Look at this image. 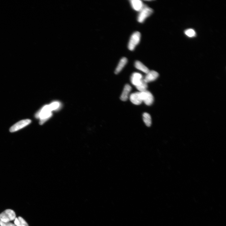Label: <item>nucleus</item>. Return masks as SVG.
<instances>
[{"mask_svg": "<svg viewBox=\"0 0 226 226\" xmlns=\"http://www.w3.org/2000/svg\"><path fill=\"white\" fill-rule=\"evenodd\" d=\"M14 220V224L16 226H29L26 221L21 217L16 218Z\"/></svg>", "mask_w": 226, "mask_h": 226, "instance_id": "nucleus-15", "label": "nucleus"}, {"mask_svg": "<svg viewBox=\"0 0 226 226\" xmlns=\"http://www.w3.org/2000/svg\"><path fill=\"white\" fill-rule=\"evenodd\" d=\"M0 226H16L14 224L10 222H4L0 220Z\"/></svg>", "mask_w": 226, "mask_h": 226, "instance_id": "nucleus-18", "label": "nucleus"}, {"mask_svg": "<svg viewBox=\"0 0 226 226\" xmlns=\"http://www.w3.org/2000/svg\"><path fill=\"white\" fill-rule=\"evenodd\" d=\"M53 110L50 105H45L39 110L35 115L37 118L40 119L39 124L43 125L52 116Z\"/></svg>", "mask_w": 226, "mask_h": 226, "instance_id": "nucleus-1", "label": "nucleus"}, {"mask_svg": "<svg viewBox=\"0 0 226 226\" xmlns=\"http://www.w3.org/2000/svg\"><path fill=\"white\" fill-rule=\"evenodd\" d=\"M143 119L144 122L146 126L149 127L152 125V118L150 115L147 113H144L143 115Z\"/></svg>", "mask_w": 226, "mask_h": 226, "instance_id": "nucleus-16", "label": "nucleus"}, {"mask_svg": "<svg viewBox=\"0 0 226 226\" xmlns=\"http://www.w3.org/2000/svg\"><path fill=\"white\" fill-rule=\"evenodd\" d=\"M185 33L186 36L190 38L194 37L196 35V32L192 29H189L185 30Z\"/></svg>", "mask_w": 226, "mask_h": 226, "instance_id": "nucleus-17", "label": "nucleus"}, {"mask_svg": "<svg viewBox=\"0 0 226 226\" xmlns=\"http://www.w3.org/2000/svg\"><path fill=\"white\" fill-rule=\"evenodd\" d=\"M132 89L131 86L127 84L124 88L123 91L120 97L121 100L123 101H126L128 98V96Z\"/></svg>", "mask_w": 226, "mask_h": 226, "instance_id": "nucleus-11", "label": "nucleus"}, {"mask_svg": "<svg viewBox=\"0 0 226 226\" xmlns=\"http://www.w3.org/2000/svg\"><path fill=\"white\" fill-rule=\"evenodd\" d=\"M143 79L142 75L138 73H133L131 77V81L132 83L136 86L140 83Z\"/></svg>", "mask_w": 226, "mask_h": 226, "instance_id": "nucleus-9", "label": "nucleus"}, {"mask_svg": "<svg viewBox=\"0 0 226 226\" xmlns=\"http://www.w3.org/2000/svg\"><path fill=\"white\" fill-rule=\"evenodd\" d=\"M31 123V120L29 119L23 120L15 123L10 128L11 132H14L22 129L29 125Z\"/></svg>", "mask_w": 226, "mask_h": 226, "instance_id": "nucleus-5", "label": "nucleus"}, {"mask_svg": "<svg viewBox=\"0 0 226 226\" xmlns=\"http://www.w3.org/2000/svg\"><path fill=\"white\" fill-rule=\"evenodd\" d=\"M159 75L158 73L155 71H149L144 79L145 81L148 83L156 80L158 77Z\"/></svg>", "mask_w": 226, "mask_h": 226, "instance_id": "nucleus-7", "label": "nucleus"}, {"mask_svg": "<svg viewBox=\"0 0 226 226\" xmlns=\"http://www.w3.org/2000/svg\"><path fill=\"white\" fill-rule=\"evenodd\" d=\"M16 218L15 213L10 209L6 210L0 214V220L4 222H10Z\"/></svg>", "mask_w": 226, "mask_h": 226, "instance_id": "nucleus-4", "label": "nucleus"}, {"mask_svg": "<svg viewBox=\"0 0 226 226\" xmlns=\"http://www.w3.org/2000/svg\"><path fill=\"white\" fill-rule=\"evenodd\" d=\"M135 66L136 69L146 74H147L149 71L148 68L139 61H135Z\"/></svg>", "mask_w": 226, "mask_h": 226, "instance_id": "nucleus-13", "label": "nucleus"}, {"mask_svg": "<svg viewBox=\"0 0 226 226\" xmlns=\"http://www.w3.org/2000/svg\"><path fill=\"white\" fill-rule=\"evenodd\" d=\"M140 38L141 34L140 32H136L133 33L128 44V49L130 51L134 50L136 46L139 43Z\"/></svg>", "mask_w": 226, "mask_h": 226, "instance_id": "nucleus-3", "label": "nucleus"}, {"mask_svg": "<svg viewBox=\"0 0 226 226\" xmlns=\"http://www.w3.org/2000/svg\"><path fill=\"white\" fill-rule=\"evenodd\" d=\"M136 87L140 92L145 91L147 90L148 87L147 83L145 81L144 79H142L139 85Z\"/></svg>", "mask_w": 226, "mask_h": 226, "instance_id": "nucleus-14", "label": "nucleus"}, {"mask_svg": "<svg viewBox=\"0 0 226 226\" xmlns=\"http://www.w3.org/2000/svg\"><path fill=\"white\" fill-rule=\"evenodd\" d=\"M130 2L132 8L137 11L140 12L144 5L142 2L140 0H131Z\"/></svg>", "mask_w": 226, "mask_h": 226, "instance_id": "nucleus-10", "label": "nucleus"}, {"mask_svg": "<svg viewBox=\"0 0 226 226\" xmlns=\"http://www.w3.org/2000/svg\"><path fill=\"white\" fill-rule=\"evenodd\" d=\"M131 102L136 105H140L142 102L140 92H136L132 94L130 96Z\"/></svg>", "mask_w": 226, "mask_h": 226, "instance_id": "nucleus-8", "label": "nucleus"}, {"mask_svg": "<svg viewBox=\"0 0 226 226\" xmlns=\"http://www.w3.org/2000/svg\"><path fill=\"white\" fill-rule=\"evenodd\" d=\"M153 12V10L152 9L144 4L142 9L140 11L137 17V21L139 23H143L147 18L152 14Z\"/></svg>", "mask_w": 226, "mask_h": 226, "instance_id": "nucleus-2", "label": "nucleus"}, {"mask_svg": "<svg viewBox=\"0 0 226 226\" xmlns=\"http://www.w3.org/2000/svg\"><path fill=\"white\" fill-rule=\"evenodd\" d=\"M140 93L142 100L146 105L150 106L153 104L154 99L151 93L147 90Z\"/></svg>", "mask_w": 226, "mask_h": 226, "instance_id": "nucleus-6", "label": "nucleus"}, {"mask_svg": "<svg viewBox=\"0 0 226 226\" xmlns=\"http://www.w3.org/2000/svg\"><path fill=\"white\" fill-rule=\"evenodd\" d=\"M127 62L128 60L126 57H123L120 61L117 67L115 70V74H117L120 72L126 65Z\"/></svg>", "mask_w": 226, "mask_h": 226, "instance_id": "nucleus-12", "label": "nucleus"}]
</instances>
